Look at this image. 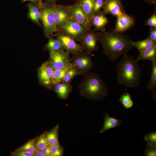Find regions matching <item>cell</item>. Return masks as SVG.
<instances>
[{
    "label": "cell",
    "mask_w": 156,
    "mask_h": 156,
    "mask_svg": "<svg viewBox=\"0 0 156 156\" xmlns=\"http://www.w3.org/2000/svg\"><path fill=\"white\" fill-rule=\"evenodd\" d=\"M123 33L108 32L106 29L96 33L104 55L111 62H114L120 56L127 54L133 47V41L130 36Z\"/></svg>",
    "instance_id": "6da1fadb"
},
{
    "label": "cell",
    "mask_w": 156,
    "mask_h": 156,
    "mask_svg": "<svg viewBox=\"0 0 156 156\" xmlns=\"http://www.w3.org/2000/svg\"><path fill=\"white\" fill-rule=\"evenodd\" d=\"M116 66L117 81L128 88L138 86L140 83L141 68L136 60L127 54L123 56Z\"/></svg>",
    "instance_id": "7a4b0ae2"
},
{
    "label": "cell",
    "mask_w": 156,
    "mask_h": 156,
    "mask_svg": "<svg viewBox=\"0 0 156 156\" xmlns=\"http://www.w3.org/2000/svg\"><path fill=\"white\" fill-rule=\"evenodd\" d=\"M84 77L78 87L80 95L92 101H100L107 96V86L98 73L90 72Z\"/></svg>",
    "instance_id": "3957f363"
},
{
    "label": "cell",
    "mask_w": 156,
    "mask_h": 156,
    "mask_svg": "<svg viewBox=\"0 0 156 156\" xmlns=\"http://www.w3.org/2000/svg\"><path fill=\"white\" fill-rule=\"evenodd\" d=\"M89 30L70 19L63 24L57 26L55 32H58L67 35L76 42L80 43L83 37Z\"/></svg>",
    "instance_id": "277c9868"
},
{
    "label": "cell",
    "mask_w": 156,
    "mask_h": 156,
    "mask_svg": "<svg viewBox=\"0 0 156 156\" xmlns=\"http://www.w3.org/2000/svg\"><path fill=\"white\" fill-rule=\"evenodd\" d=\"M70 62L77 70L78 75L85 76L90 72L94 65L91 53L83 51L73 55Z\"/></svg>",
    "instance_id": "5b68a950"
},
{
    "label": "cell",
    "mask_w": 156,
    "mask_h": 156,
    "mask_svg": "<svg viewBox=\"0 0 156 156\" xmlns=\"http://www.w3.org/2000/svg\"><path fill=\"white\" fill-rule=\"evenodd\" d=\"M40 20L43 25L45 36L49 38L55 33L57 26L51 5L44 3L40 8Z\"/></svg>",
    "instance_id": "8992f818"
},
{
    "label": "cell",
    "mask_w": 156,
    "mask_h": 156,
    "mask_svg": "<svg viewBox=\"0 0 156 156\" xmlns=\"http://www.w3.org/2000/svg\"><path fill=\"white\" fill-rule=\"evenodd\" d=\"M49 55L47 61L54 69L63 68L71 63L70 54L65 51L49 52Z\"/></svg>",
    "instance_id": "52a82bcc"
},
{
    "label": "cell",
    "mask_w": 156,
    "mask_h": 156,
    "mask_svg": "<svg viewBox=\"0 0 156 156\" xmlns=\"http://www.w3.org/2000/svg\"><path fill=\"white\" fill-rule=\"evenodd\" d=\"M55 36L61 41L64 46L66 51L73 55L84 51L80 44H78L72 38L61 33L56 32Z\"/></svg>",
    "instance_id": "ba28073f"
},
{
    "label": "cell",
    "mask_w": 156,
    "mask_h": 156,
    "mask_svg": "<svg viewBox=\"0 0 156 156\" xmlns=\"http://www.w3.org/2000/svg\"><path fill=\"white\" fill-rule=\"evenodd\" d=\"M57 26L71 19L70 6L55 4L51 5Z\"/></svg>",
    "instance_id": "9c48e42d"
},
{
    "label": "cell",
    "mask_w": 156,
    "mask_h": 156,
    "mask_svg": "<svg viewBox=\"0 0 156 156\" xmlns=\"http://www.w3.org/2000/svg\"><path fill=\"white\" fill-rule=\"evenodd\" d=\"M70 6L71 19L88 29H91L90 21L78 3L75 2L73 5Z\"/></svg>",
    "instance_id": "30bf717a"
},
{
    "label": "cell",
    "mask_w": 156,
    "mask_h": 156,
    "mask_svg": "<svg viewBox=\"0 0 156 156\" xmlns=\"http://www.w3.org/2000/svg\"><path fill=\"white\" fill-rule=\"evenodd\" d=\"M54 70L47 61L43 63L40 67L38 76L39 81L42 85L51 88Z\"/></svg>",
    "instance_id": "8fae6325"
},
{
    "label": "cell",
    "mask_w": 156,
    "mask_h": 156,
    "mask_svg": "<svg viewBox=\"0 0 156 156\" xmlns=\"http://www.w3.org/2000/svg\"><path fill=\"white\" fill-rule=\"evenodd\" d=\"M102 12L105 15L111 14L116 17L125 12L124 5L120 0H105Z\"/></svg>",
    "instance_id": "7c38bea8"
},
{
    "label": "cell",
    "mask_w": 156,
    "mask_h": 156,
    "mask_svg": "<svg viewBox=\"0 0 156 156\" xmlns=\"http://www.w3.org/2000/svg\"><path fill=\"white\" fill-rule=\"evenodd\" d=\"M98 41L96 33L90 29L83 37L80 43L85 51L91 53L98 50V47L97 44Z\"/></svg>",
    "instance_id": "4fadbf2b"
},
{
    "label": "cell",
    "mask_w": 156,
    "mask_h": 156,
    "mask_svg": "<svg viewBox=\"0 0 156 156\" xmlns=\"http://www.w3.org/2000/svg\"><path fill=\"white\" fill-rule=\"evenodd\" d=\"M117 21L113 31L123 33L131 27L134 22L133 18L125 12L117 17Z\"/></svg>",
    "instance_id": "5bb4252c"
},
{
    "label": "cell",
    "mask_w": 156,
    "mask_h": 156,
    "mask_svg": "<svg viewBox=\"0 0 156 156\" xmlns=\"http://www.w3.org/2000/svg\"><path fill=\"white\" fill-rule=\"evenodd\" d=\"M109 22V19L102 11L94 14L90 20L91 26L94 27V30L96 31L105 30V27Z\"/></svg>",
    "instance_id": "9a60e30c"
},
{
    "label": "cell",
    "mask_w": 156,
    "mask_h": 156,
    "mask_svg": "<svg viewBox=\"0 0 156 156\" xmlns=\"http://www.w3.org/2000/svg\"><path fill=\"white\" fill-rule=\"evenodd\" d=\"M58 96L63 100L67 99L72 92L73 87L71 83H60L52 86Z\"/></svg>",
    "instance_id": "2e32d148"
},
{
    "label": "cell",
    "mask_w": 156,
    "mask_h": 156,
    "mask_svg": "<svg viewBox=\"0 0 156 156\" xmlns=\"http://www.w3.org/2000/svg\"><path fill=\"white\" fill-rule=\"evenodd\" d=\"M28 7V17L38 26L41 27V25L40 22L41 17L40 9L39 5L38 4L36 5L33 3H29Z\"/></svg>",
    "instance_id": "e0dca14e"
},
{
    "label": "cell",
    "mask_w": 156,
    "mask_h": 156,
    "mask_svg": "<svg viewBox=\"0 0 156 156\" xmlns=\"http://www.w3.org/2000/svg\"><path fill=\"white\" fill-rule=\"evenodd\" d=\"M105 116L103 117L104 120V124L100 131V133H102L109 129L116 128L120 125L122 122L120 120L110 117L107 113H105Z\"/></svg>",
    "instance_id": "ac0fdd59"
},
{
    "label": "cell",
    "mask_w": 156,
    "mask_h": 156,
    "mask_svg": "<svg viewBox=\"0 0 156 156\" xmlns=\"http://www.w3.org/2000/svg\"><path fill=\"white\" fill-rule=\"evenodd\" d=\"M94 0H77L76 1L81 7L90 21L94 15Z\"/></svg>",
    "instance_id": "d6986e66"
},
{
    "label": "cell",
    "mask_w": 156,
    "mask_h": 156,
    "mask_svg": "<svg viewBox=\"0 0 156 156\" xmlns=\"http://www.w3.org/2000/svg\"><path fill=\"white\" fill-rule=\"evenodd\" d=\"M48 39V41L45 46L46 50L49 52L65 50L63 44L59 39L54 38L53 36L50 37Z\"/></svg>",
    "instance_id": "ffe728a7"
},
{
    "label": "cell",
    "mask_w": 156,
    "mask_h": 156,
    "mask_svg": "<svg viewBox=\"0 0 156 156\" xmlns=\"http://www.w3.org/2000/svg\"><path fill=\"white\" fill-rule=\"evenodd\" d=\"M136 60H149L152 62L156 60V45L140 52Z\"/></svg>",
    "instance_id": "44dd1931"
},
{
    "label": "cell",
    "mask_w": 156,
    "mask_h": 156,
    "mask_svg": "<svg viewBox=\"0 0 156 156\" xmlns=\"http://www.w3.org/2000/svg\"><path fill=\"white\" fill-rule=\"evenodd\" d=\"M152 68L151 76L148 83L146 88L149 90L152 91V96L155 100L156 99V60L152 62Z\"/></svg>",
    "instance_id": "7402d4cb"
},
{
    "label": "cell",
    "mask_w": 156,
    "mask_h": 156,
    "mask_svg": "<svg viewBox=\"0 0 156 156\" xmlns=\"http://www.w3.org/2000/svg\"><path fill=\"white\" fill-rule=\"evenodd\" d=\"M132 45L133 47L136 48L140 52L156 45V42L152 41L148 37L142 40L133 41Z\"/></svg>",
    "instance_id": "603a6c76"
},
{
    "label": "cell",
    "mask_w": 156,
    "mask_h": 156,
    "mask_svg": "<svg viewBox=\"0 0 156 156\" xmlns=\"http://www.w3.org/2000/svg\"><path fill=\"white\" fill-rule=\"evenodd\" d=\"M72 66V64L70 63L68 66L63 68L54 69L52 79V86L60 83L66 73Z\"/></svg>",
    "instance_id": "cb8c5ba5"
},
{
    "label": "cell",
    "mask_w": 156,
    "mask_h": 156,
    "mask_svg": "<svg viewBox=\"0 0 156 156\" xmlns=\"http://www.w3.org/2000/svg\"><path fill=\"white\" fill-rule=\"evenodd\" d=\"M59 125H57L53 129L47 132V137L50 145L59 144L58 138V132Z\"/></svg>",
    "instance_id": "d4e9b609"
},
{
    "label": "cell",
    "mask_w": 156,
    "mask_h": 156,
    "mask_svg": "<svg viewBox=\"0 0 156 156\" xmlns=\"http://www.w3.org/2000/svg\"><path fill=\"white\" fill-rule=\"evenodd\" d=\"M37 138H33L17 149L15 151L34 152L36 149Z\"/></svg>",
    "instance_id": "484cf974"
},
{
    "label": "cell",
    "mask_w": 156,
    "mask_h": 156,
    "mask_svg": "<svg viewBox=\"0 0 156 156\" xmlns=\"http://www.w3.org/2000/svg\"><path fill=\"white\" fill-rule=\"evenodd\" d=\"M123 107L125 109L131 108L134 105L130 94L126 92L123 94L119 100Z\"/></svg>",
    "instance_id": "4316f807"
},
{
    "label": "cell",
    "mask_w": 156,
    "mask_h": 156,
    "mask_svg": "<svg viewBox=\"0 0 156 156\" xmlns=\"http://www.w3.org/2000/svg\"><path fill=\"white\" fill-rule=\"evenodd\" d=\"M78 75L76 69L73 66L67 71L60 83H71L72 79L75 76Z\"/></svg>",
    "instance_id": "83f0119b"
},
{
    "label": "cell",
    "mask_w": 156,
    "mask_h": 156,
    "mask_svg": "<svg viewBox=\"0 0 156 156\" xmlns=\"http://www.w3.org/2000/svg\"><path fill=\"white\" fill-rule=\"evenodd\" d=\"M47 131L43 133L37 138L36 149L40 150L45 146L49 145L47 137Z\"/></svg>",
    "instance_id": "f1b7e54d"
},
{
    "label": "cell",
    "mask_w": 156,
    "mask_h": 156,
    "mask_svg": "<svg viewBox=\"0 0 156 156\" xmlns=\"http://www.w3.org/2000/svg\"><path fill=\"white\" fill-rule=\"evenodd\" d=\"M51 156H62L63 155L64 150L60 144L50 145Z\"/></svg>",
    "instance_id": "f546056e"
},
{
    "label": "cell",
    "mask_w": 156,
    "mask_h": 156,
    "mask_svg": "<svg viewBox=\"0 0 156 156\" xmlns=\"http://www.w3.org/2000/svg\"><path fill=\"white\" fill-rule=\"evenodd\" d=\"M144 140L147 144L153 146H156V132H150L144 136Z\"/></svg>",
    "instance_id": "4dcf8cb0"
},
{
    "label": "cell",
    "mask_w": 156,
    "mask_h": 156,
    "mask_svg": "<svg viewBox=\"0 0 156 156\" xmlns=\"http://www.w3.org/2000/svg\"><path fill=\"white\" fill-rule=\"evenodd\" d=\"M105 0H94V15L101 12L103 8L105 3Z\"/></svg>",
    "instance_id": "1f68e13d"
},
{
    "label": "cell",
    "mask_w": 156,
    "mask_h": 156,
    "mask_svg": "<svg viewBox=\"0 0 156 156\" xmlns=\"http://www.w3.org/2000/svg\"><path fill=\"white\" fill-rule=\"evenodd\" d=\"M145 156H155L156 155V146H151L147 144L144 151Z\"/></svg>",
    "instance_id": "d6a6232c"
},
{
    "label": "cell",
    "mask_w": 156,
    "mask_h": 156,
    "mask_svg": "<svg viewBox=\"0 0 156 156\" xmlns=\"http://www.w3.org/2000/svg\"><path fill=\"white\" fill-rule=\"evenodd\" d=\"M145 25L151 27H156V10L150 17L147 20L145 23Z\"/></svg>",
    "instance_id": "836d02e7"
},
{
    "label": "cell",
    "mask_w": 156,
    "mask_h": 156,
    "mask_svg": "<svg viewBox=\"0 0 156 156\" xmlns=\"http://www.w3.org/2000/svg\"><path fill=\"white\" fill-rule=\"evenodd\" d=\"M11 155L12 156H34L33 152L23 151H14L12 153Z\"/></svg>",
    "instance_id": "e575fe53"
},
{
    "label": "cell",
    "mask_w": 156,
    "mask_h": 156,
    "mask_svg": "<svg viewBox=\"0 0 156 156\" xmlns=\"http://www.w3.org/2000/svg\"><path fill=\"white\" fill-rule=\"evenodd\" d=\"M148 37L154 42H156V27H151L149 29Z\"/></svg>",
    "instance_id": "d590c367"
},
{
    "label": "cell",
    "mask_w": 156,
    "mask_h": 156,
    "mask_svg": "<svg viewBox=\"0 0 156 156\" xmlns=\"http://www.w3.org/2000/svg\"><path fill=\"white\" fill-rule=\"evenodd\" d=\"M40 150L43 156H51L50 145L45 146Z\"/></svg>",
    "instance_id": "8d00e7d4"
},
{
    "label": "cell",
    "mask_w": 156,
    "mask_h": 156,
    "mask_svg": "<svg viewBox=\"0 0 156 156\" xmlns=\"http://www.w3.org/2000/svg\"><path fill=\"white\" fill-rule=\"evenodd\" d=\"M45 2L44 4L51 5L55 4V2L58 0H43Z\"/></svg>",
    "instance_id": "74e56055"
},
{
    "label": "cell",
    "mask_w": 156,
    "mask_h": 156,
    "mask_svg": "<svg viewBox=\"0 0 156 156\" xmlns=\"http://www.w3.org/2000/svg\"><path fill=\"white\" fill-rule=\"evenodd\" d=\"M34 156H43L41 151L36 149L34 152Z\"/></svg>",
    "instance_id": "f35d334b"
},
{
    "label": "cell",
    "mask_w": 156,
    "mask_h": 156,
    "mask_svg": "<svg viewBox=\"0 0 156 156\" xmlns=\"http://www.w3.org/2000/svg\"><path fill=\"white\" fill-rule=\"evenodd\" d=\"M144 2L146 3L150 4H156V0H142Z\"/></svg>",
    "instance_id": "ab89813d"
},
{
    "label": "cell",
    "mask_w": 156,
    "mask_h": 156,
    "mask_svg": "<svg viewBox=\"0 0 156 156\" xmlns=\"http://www.w3.org/2000/svg\"><path fill=\"white\" fill-rule=\"evenodd\" d=\"M42 0H37L38 4L40 7V9L42 8L43 5L44 3L42 2Z\"/></svg>",
    "instance_id": "60d3db41"
},
{
    "label": "cell",
    "mask_w": 156,
    "mask_h": 156,
    "mask_svg": "<svg viewBox=\"0 0 156 156\" xmlns=\"http://www.w3.org/2000/svg\"><path fill=\"white\" fill-rule=\"evenodd\" d=\"M23 2H25L27 1H29L32 3H36L37 2V0H21Z\"/></svg>",
    "instance_id": "b9f144b4"
},
{
    "label": "cell",
    "mask_w": 156,
    "mask_h": 156,
    "mask_svg": "<svg viewBox=\"0 0 156 156\" xmlns=\"http://www.w3.org/2000/svg\"><path fill=\"white\" fill-rule=\"evenodd\" d=\"M73 1H77V0H73Z\"/></svg>",
    "instance_id": "7bdbcfd3"
}]
</instances>
